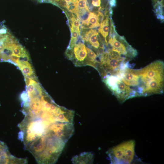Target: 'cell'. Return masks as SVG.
<instances>
[{
	"instance_id": "obj_1",
	"label": "cell",
	"mask_w": 164,
	"mask_h": 164,
	"mask_svg": "<svg viewBox=\"0 0 164 164\" xmlns=\"http://www.w3.org/2000/svg\"><path fill=\"white\" fill-rule=\"evenodd\" d=\"M22 107L24 117L18 125V138L39 163L61 141L54 132L56 123L62 122L60 111L53 105L39 101H31Z\"/></svg>"
},
{
	"instance_id": "obj_2",
	"label": "cell",
	"mask_w": 164,
	"mask_h": 164,
	"mask_svg": "<svg viewBox=\"0 0 164 164\" xmlns=\"http://www.w3.org/2000/svg\"><path fill=\"white\" fill-rule=\"evenodd\" d=\"M137 75L138 97L161 94L164 89V63L155 61L145 67L135 69Z\"/></svg>"
},
{
	"instance_id": "obj_3",
	"label": "cell",
	"mask_w": 164,
	"mask_h": 164,
	"mask_svg": "<svg viewBox=\"0 0 164 164\" xmlns=\"http://www.w3.org/2000/svg\"><path fill=\"white\" fill-rule=\"evenodd\" d=\"M98 58L96 70L101 77L107 74L117 75L132 66L129 60L109 49L103 51Z\"/></svg>"
},
{
	"instance_id": "obj_4",
	"label": "cell",
	"mask_w": 164,
	"mask_h": 164,
	"mask_svg": "<svg viewBox=\"0 0 164 164\" xmlns=\"http://www.w3.org/2000/svg\"><path fill=\"white\" fill-rule=\"evenodd\" d=\"M112 28L106 46L108 47L107 49L111 50L129 61L135 57L138 54L136 50L129 44L123 36L118 34L114 26Z\"/></svg>"
},
{
	"instance_id": "obj_5",
	"label": "cell",
	"mask_w": 164,
	"mask_h": 164,
	"mask_svg": "<svg viewBox=\"0 0 164 164\" xmlns=\"http://www.w3.org/2000/svg\"><path fill=\"white\" fill-rule=\"evenodd\" d=\"M102 79L120 102L122 103L129 99L137 97L135 92L116 76L107 74L102 77Z\"/></svg>"
},
{
	"instance_id": "obj_6",
	"label": "cell",
	"mask_w": 164,
	"mask_h": 164,
	"mask_svg": "<svg viewBox=\"0 0 164 164\" xmlns=\"http://www.w3.org/2000/svg\"><path fill=\"white\" fill-rule=\"evenodd\" d=\"M135 142L131 140L123 142L110 149L107 153L112 164H129L135 155Z\"/></svg>"
},
{
	"instance_id": "obj_7",
	"label": "cell",
	"mask_w": 164,
	"mask_h": 164,
	"mask_svg": "<svg viewBox=\"0 0 164 164\" xmlns=\"http://www.w3.org/2000/svg\"><path fill=\"white\" fill-rule=\"evenodd\" d=\"M66 54L76 67L89 65L86 46L82 42L76 43L71 48H67Z\"/></svg>"
},
{
	"instance_id": "obj_8",
	"label": "cell",
	"mask_w": 164,
	"mask_h": 164,
	"mask_svg": "<svg viewBox=\"0 0 164 164\" xmlns=\"http://www.w3.org/2000/svg\"><path fill=\"white\" fill-rule=\"evenodd\" d=\"M26 159L18 158L10 153L6 144L0 141V164H25Z\"/></svg>"
},
{
	"instance_id": "obj_9",
	"label": "cell",
	"mask_w": 164,
	"mask_h": 164,
	"mask_svg": "<svg viewBox=\"0 0 164 164\" xmlns=\"http://www.w3.org/2000/svg\"><path fill=\"white\" fill-rule=\"evenodd\" d=\"M98 32L95 29H91L87 31L84 38L83 40L89 43L90 45L97 51V55L99 56L105 50L104 45L100 43L98 38Z\"/></svg>"
},
{
	"instance_id": "obj_10",
	"label": "cell",
	"mask_w": 164,
	"mask_h": 164,
	"mask_svg": "<svg viewBox=\"0 0 164 164\" xmlns=\"http://www.w3.org/2000/svg\"><path fill=\"white\" fill-rule=\"evenodd\" d=\"M104 15L100 11L90 12L87 19L81 22V27L93 29L99 27L103 19Z\"/></svg>"
},
{
	"instance_id": "obj_11",
	"label": "cell",
	"mask_w": 164,
	"mask_h": 164,
	"mask_svg": "<svg viewBox=\"0 0 164 164\" xmlns=\"http://www.w3.org/2000/svg\"><path fill=\"white\" fill-rule=\"evenodd\" d=\"M109 13L106 12L105 13V18L103 19L98 29V32L104 38L106 46L107 45V37L110 31V23L111 19L109 18Z\"/></svg>"
},
{
	"instance_id": "obj_12",
	"label": "cell",
	"mask_w": 164,
	"mask_h": 164,
	"mask_svg": "<svg viewBox=\"0 0 164 164\" xmlns=\"http://www.w3.org/2000/svg\"><path fill=\"white\" fill-rule=\"evenodd\" d=\"M94 155L91 152H85L73 157L72 159L73 164H91L93 163Z\"/></svg>"
},
{
	"instance_id": "obj_13",
	"label": "cell",
	"mask_w": 164,
	"mask_h": 164,
	"mask_svg": "<svg viewBox=\"0 0 164 164\" xmlns=\"http://www.w3.org/2000/svg\"><path fill=\"white\" fill-rule=\"evenodd\" d=\"M101 3V0H92V4L94 7L100 6Z\"/></svg>"
},
{
	"instance_id": "obj_14",
	"label": "cell",
	"mask_w": 164,
	"mask_h": 164,
	"mask_svg": "<svg viewBox=\"0 0 164 164\" xmlns=\"http://www.w3.org/2000/svg\"></svg>"
}]
</instances>
